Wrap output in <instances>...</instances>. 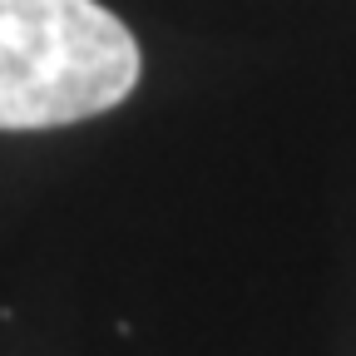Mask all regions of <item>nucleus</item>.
I'll return each instance as SVG.
<instances>
[{
    "label": "nucleus",
    "instance_id": "nucleus-1",
    "mask_svg": "<svg viewBox=\"0 0 356 356\" xmlns=\"http://www.w3.org/2000/svg\"><path fill=\"white\" fill-rule=\"evenodd\" d=\"M139 44L99 0H0V129H60L124 104Z\"/></svg>",
    "mask_w": 356,
    "mask_h": 356
}]
</instances>
